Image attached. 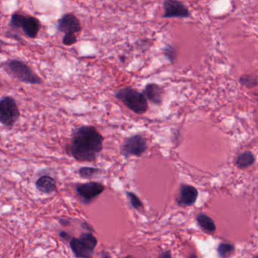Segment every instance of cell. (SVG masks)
I'll list each match as a JSON object with an SVG mask.
<instances>
[{
    "label": "cell",
    "mask_w": 258,
    "mask_h": 258,
    "mask_svg": "<svg viewBox=\"0 0 258 258\" xmlns=\"http://www.w3.org/2000/svg\"><path fill=\"white\" fill-rule=\"evenodd\" d=\"M239 83L242 86H246L248 89L255 87L257 86V76L243 75L239 79Z\"/></svg>",
    "instance_id": "18"
},
{
    "label": "cell",
    "mask_w": 258,
    "mask_h": 258,
    "mask_svg": "<svg viewBox=\"0 0 258 258\" xmlns=\"http://www.w3.org/2000/svg\"><path fill=\"white\" fill-rule=\"evenodd\" d=\"M115 97L136 114H144L148 110V101L144 94L130 86L117 90Z\"/></svg>",
    "instance_id": "3"
},
{
    "label": "cell",
    "mask_w": 258,
    "mask_h": 258,
    "mask_svg": "<svg viewBox=\"0 0 258 258\" xmlns=\"http://www.w3.org/2000/svg\"><path fill=\"white\" fill-rule=\"evenodd\" d=\"M79 175L83 179H91L99 175L101 170L94 167H82L79 169Z\"/></svg>",
    "instance_id": "16"
},
{
    "label": "cell",
    "mask_w": 258,
    "mask_h": 258,
    "mask_svg": "<svg viewBox=\"0 0 258 258\" xmlns=\"http://www.w3.org/2000/svg\"><path fill=\"white\" fill-rule=\"evenodd\" d=\"M148 148L146 139L140 135H135L127 138L121 146V152L124 157L141 156Z\"/></svg>",
    "instance_id": "7"
},
{
    "label": "cell",
    "mask_w": 258,
    "mask_h": 258,
    "mask_svg": "<svg viewBox=\"0 0 258 258\" xmlns=\"http://www.w3.org/2000/svg\"><path fill=\"white\" fill-rule=\"evenodd\" d=\"M75 189L82 201L88 204L104 192L105 186L102 183L98 182L90 181L78 183L76 185Z\"/></svg>",
    "instance_id": "8"
},
{
    "label": "cell",
    "mask_w": 258,
    "mask_h": 258,
    "mask_svg": "<svg viewBox=\"0 0 258 258\" xmlns=\"http://www.w3.org/2000/svg\"><path fill=\"white\" fill-rule=\"evenodd\" d=\"M198 225L206 231L214 233L216 230V225L210 217L204 213H200L196 218Z\"/></svg>",
    "instance_id": "15"
},
{
    "label": "cell",
    "mask_w": 258,
    "mask_h": 258,
    "mask_svg": "<svg viewBox=\"0 0 258 258\" xmlns=\"http://www.w3.org/2000/svg\"><path fill=\"white\" fill-rule=\"evenodd\" d=\"M255 162V156L251 151H244L239 153L236 158V164L240 169H245L252 166Z\"/></svg>",
    "instance_id": "14"
},
{
    "label": "cell",
    "mask_w": 258,
    "mask_h": 258,
    "mask_svg": "<svg viewBox=\"0 0 258 258\" xmlns=\"http://www.w3.org/2000/svg\"><path fill=\"white\" fill-rule=\"evenodd\" d=\"M97 239L90 233H82L79 238H71L70 247L77 258H91L97 245Z\"/></svg>",
    "instance_id": "5"
},
{
    "label": "cell",
    "mask_w": 258,
    "mask_h": 258,
    "mask_svg": "<svg viewBox=\"0 0 258 258\" xmlns=\"http://www.w3.org/2000/svg\"><path fill=\"white\" fill-rule=\"evenodd\" d=\"M164 54H165L167 59H168L170 62L173 63V62L175 60L176 57H177V49H176L175 47L173 46V45H167L166 46H165V50H164Z\"/></svg>",
    "instance_id": "19"
},
{
    "label": "cell",
    "mask_w": 258,
    "mask_h": 258,
    "mask_svg": "<svg viewBox=\"0 0 258 258\" xmlns=\"http://www.w3.org/2000/svg\"><path fill=\"white\" fill-rule=\"evenodd\" d=\"M2 86H3V84H2L1 82H0V88H1Z\"/></svg>",
    "instance_id": "26"
},
{
    "label": "cell",
    "mask_w": 258,
    "mask_h": 258,
    "mask_svg": "<svg viewBox=\"0 0 258 258\" xmlns=\"http://www.w3.org/2000/svg\"><path fill=\"white\" fill-rule=\"evenodd\" d=\"M9 27L12 30L21 29L27 37L34 39L39 33L41 24L40 21L35 17L15 13L11 16Z\"/></svg>",
    "instance_id": "4"
},
{
    "label": "cell",
    "mask_w": 258,
    "mask_h": 258,
    "mask_svg": "<svg viewBox=\"0 0 258 258\" xmlns=\"http://www.w3.org/2000/svg\"><path fill=\"white\" fill-rule=\"evenodd\" d=\"M159 258H172V255H171V253L170 251H166L162 252Z\"/></svg>",
    "instance_id": "22"
},
{
    "label": "cell",
    "mask_w": 258,
    "mask_h": 258,
    "mask_svg": "<svg viewBox=\"0 0 258 258\" xmlns=\"http://www.w3.org/2000/svg\"><path fill=\"white\" fill-rule=\"evenodd\" d=\"M104 138L95 127L82 125L74 131L68 153L75 160L95 162L103 150Z\"/></svg>",
    "instance_id": "1"
},
{
    "label": "cell",
    "mask_w": 258,
    "mask_h": 258,
    "mask_svg": "<svg viewBox=\"0 0 258 258\" xmlns=\"http://www.w3.org/2000/svg\"><path fill=\"white\" fill-rule=\"evenodd\" d=\"M126 194H127V198H128L129 201H130L133 208H134L135 209H142L143 205H142V202L136 194L132 192H127Z\"/></svg>",
    "instance_id": "20"
},
{
    "label": "cell",
    "mask_w": 258,
    "mask_h": 258,
    "mask_svg": "<svg viewBox=\"0 0 258 258\" xmlns=\"http://www.w3.org/2000/svg\"><path fill=\"white\" fill-rule=\"evenodd\" d=\"M21 113L15 98L10 96L0 98V123L6 128H12L19 120Z\"/></svg>",
    "instance_id": "6"
},
{
    "label": "cell",
    "mask_w": 258,
    "mask_h": 258,
    "mask_svg": "<svg viewBox=\"0 0 258 258\" xmlns=\"http://www.w3.org/2000/svg\"><path fill=\"white\" fill-rule=\"evenodd\" d=\"M57 29L59 32L65 33H75L81 31L80 20L72 13H66L61 17L58 21Z\"/></svg>",
    "instance_id": "10"
},
{
    "label": "cell",
    "mask_w": 258,
    "mask_h": 258,
    "mask_svg": "<svg viewBox=\"0 0 258 258\" xmlns=\"http://www.w3.org/2000/svg\"><path fill=\"white\" fill-rule=\"evenodd\" d=\"M144 95L146 99L149 100L152 104L159 106L163 102L165 92L163 88L161 87L159 85L150 83L145 86Z\"/></svg>",
    "instance_id": "12"
},
{
    "label": "cell",
    "mask_w": 258,
    "mask_h": 258,
    "mask_svg": "<svg viewBox=\"0 0 258 258\" xmlns=\"http://www.w3.org/2000/svg\"><path fill=\"white\" fill-rule=\"evenodd\" d=\"M38 191L44 194H51L57 190V183L56 179L49 175H42L39 177L35 183Z\"/></svg>",
    "instance_id": "13"
},
{
    "label": "cell",
    "mask_w": 258,
    "mask_h": 258,
    "mask_svg": "<svg viewBox=\"0 0 258 258\" xmlns=\"http://www.w3.org/2000/svg\"><path fill=\"white\" fill-rule=\"evenodd\" d=\"M60 236L61 238H62V239H68V238H69V236H68V233L65 231L60 232Z\"/></svg>",
    "instance_id": "23"
},
{
    "label": "cell",
    "mask_w": 258,
    "mask_h": 258,
    "mask_svg": "<svg viewBox=\"0 0 258 258\" xmlns=\"http://www.w3.org/2000/svg\"><path fill=\"white\" fill-rule=\"evenodd\" d=\"M198 192L196 188L188 184H182L180 189L178 203L180 206H191L195 204L198 198Z\"/></svg>",
    "instance_id": "11"
},
{
    "label": "cell",
    "mask_w": 258,
    "mask_h": 258,
    "mask_svg": "<svg viewBox=\"0 0 258 258\" xmlns=\"http://www.w3.org/2000/svg\"><path fill=\"white\" fill-rule=\"evenodd\" d=\"M125 258H133V257H130V256H127V257H126Z\"/></svg>",
    "instance_id": "27"
},
{
    "label": "cell",
    "mask_w": 258,
    "mask_h": 258,
    "mask_svg": "<svg viewBox=\"0 0 258 258\" xmlns=\"http://www.w3.org/2000/svg\"><path fill=\"white\" fill-rule=\"evenodd\" d=\"M235 246L231 244L221 243L218 248V252L221 258H227L233 254Z\"/></svg>",
    "instance_id": "17"
},
{
    "label": "cell",
    "mask_w": 258,
    "mask_h": 258,
    "mask_svg": "<svg viewBox=\"0 0 258 258\" xmlns=\"http://www.w3.org/2000/svg\"><path fill=\"white\" fill-rule=\"evenodd\" d=\"M5 71L21 83L29 85H40L42 80L25 62L18 59L8 60L3 65Z\"/></svg>",
    "instance_id": "2"
},
{
    "label": "cell",
    "mask_w": 258,
    "mask_h": 258,
    "mask_svg": "<svg viewBox=\"0 0 258 258\" xmlns=\"http://www.w3.org/2000/svg\"><path fill=\"white\" fill-rule=\"evenodd\" d=\"M188 258H198V257H197L196 254H191V255L189 256V257Z\"/></svg>",
    "instance_id": "24"
},
{
    "label": "cell",
    "mask_w": 258,
    "mask_h": 258,
    "mask_svg": "<svg viewBox=\"0 0 258 258\" xmlns=\"http://www.w3.org/2000/svg\"><path fill=\"white\" fill-rule=\"evenodd\" d=\"M77 42V38L74 33H66L62 39V43L66 46H71Z\"/></svg>",
    "instance_id": "21"
},
{
    "label": "cell",
    "mask_w": 258,
    "mask_h": 258,
    "mask_svg": "<svg viewBox=\"0 0 258 258\" xmlns=\"http://www.w3.org/2000/svg\"><path fill=\"white\" fill-rule=\"evenodd\" d=\"M164 18H189L191 13L180 0H165L163 3Z\"/></svg>",
    "instance_id": "9"
},
{
    "label": "cell",
    "mask_w": 258,
    "mask_h": 258,
    "mask_svg": "<svg viewBox=\"0 0 258 258\" xmlns=\"http://www.w3.org/2000/svg\"><path fill=\"white\" fill-rule=\"evenodd\" d=\"M103 258H110V257H109V254H105L104 257H103Z\"/></svg>",
    "instance_id": "25"
},
{
    "label": "cell",
    "mask_w": 258,
    "mask_h": 258,
    "mask_svg": "<svg viewBox=\"0 0 258 258\" xmlns=\"http://www.w3.org/2000/svg\"><path fill=\"white\" fill-rule=\"evenodd\" d=\"M254 258H257V256H255Z\"/></svg>",
    "instance_id": "28"
}]
</instances>
